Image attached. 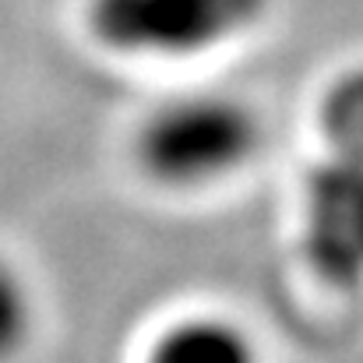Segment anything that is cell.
I'll list each match as a JSON object with an SVG mask.
<instances>
[{
	"mask_svg": "<svg viewBox=\"0 0 363 363\" xmlns=\"http://www.w3.org/2000/svg\"><path fill=\"white\" fill-rule=\"evenodd\" d=\"M264 138L257 110L230 92H184L162 99L138 130L141 169L173 191H201L250 166Z\"/></svg>",
	"mask_w": 363,
	"mask_h": 363,
	"instance_id": "6da1fadb",
	"label": "cell"
},
{
	"mask_svg": "<svg viewBox=\"0 0 363 363\" xmlns=\"http://www.w3.org/2000/svg\"><path fill=\"white\" fill-rule=\"evenodd\" d=\"M272 0H85L89 35L121 57L194 60L247 39Z\"/></svg>",
	"mask_w": 363,
	"mask_h": 363,
	"instance_id": "7a4b0ae2",
	"label": "cell"
},
{
	"mask_svg": "<svg viewBox=\"0 0 363 363\" xmlns=\"http://www.w3.org/2000/svg\"><path fill=\"white\" fill-rule=\"evenodd\" d=\"M303 254L311 272L335 286H363V162L328 155L303 191Z\"/></svg>",
	"mask_w": 363,
	"mask_h": 363,
	"instance_id": "3957f363",
	"label": "cell"
},
{
	"mask_svg": "<svg viewBox=\"0 0 363 363\" xmlns=\"http://www.w3.org/2000/svg\"><path fill=\"white\" fill-rule=\"evenodd\" d=\"M145 363H261L254 339L226 318H184L155 335Z\"/></svg>",
	"mask_w": 363,
	"mask_h": 363,
	"instance_id": "277c9868",
	"label": "cell"
},
{
	"mask_svg": "<svg viewBox=\"0 0 363 363\" xmlns=\"http://www.w3.org/2000/svg\"><path fill=\"white\" fill-rule=\"evenodd\" d=\"M321 127L332 155L363 162V71L339 78L321 106Z\"/></svg>",
	"mask_w": 363,
	"mask_h": 363,
	"instance_id": "5b68a950",
	"label": "cell"
},
{
	"mask_svg": "<svg viewBox=\"0 0 363 363\" xmlns=\"http://www.w3.org/2000/svg\"><path fill=\"white\" fill-rule=\"evenodd\" d=\"M35 303L25 279L0 261V363L18 357L32 335Z\"/></svg>",
	"mask_w": 363,
	"mask_h": 363,
	"instance_id": "8992f818",
	"label": "cell"
}]
</instances>
